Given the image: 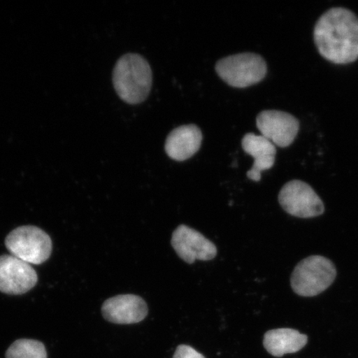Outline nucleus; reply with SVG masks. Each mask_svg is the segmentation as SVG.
<instances>
[{
  "label": "nucleus",
  "mask_w": 358,
  "mask_h": 358,
  "mask_svg": "<svg viewBox=\"0 0 358 358\" xmlns=\"http://www.w3.org/2000/svg\"><path fill=\"white\" fill-rule=\"evenodd\" d=\"M102 315L107 321L116 324H133L144 320L148 315L147 304L134 294H120L103 303Z\"/></svg>",
  "instance_id": "9d476101"
},
{
  "label": "nucleus",
  "mask_w": 358,
  "mask_h": 358,
  "mask_svg": "<svg viewBox=\"0 0 358 358\" xmlns=\"http://www.w3.org/2000/svg\"><path fill=\"white\" fill-rule=\"evenodd\" d=\"M337 276V270L329 259L312 256L303 259L291 275V287L303 297H313L328 289Z\"/></svg>",
  "instance_id": "7ed1b4c3"
},
{
  "label": "nucleus",
  "mask_w": 358,
  "mask_h": 358,
  "mask_svg": "<svg viewBox=\"0 0 358 358\" xmlns=\"http://www.w3.org/2000/svg\"><path fill=\"white\" fill-rule=\"evenodd\" d=\"M313 39L320 55L334 64L358 59V17L342 7L330 8L317 20Z\"/></svg>",
  "instance_id": "f257e3e1"
},
{
  "label": "nucleus",
  "mask_w": 358,
  "mask_h": 358,
  "mask_svg": "<svg viewBox=\"0 0 358 358\" xmlns=\"http://www.w3.org/2000/svg\"><path fill=\"white\" fill-rule=\"evenodd\" d=\"M257 125L262 136L280 148L292 145L299 131V120L281 110L262 111L257 115Z\"/></svg>",
  "instance_id": "0eeeda50"
},
{
  "label": "nucleus",
  "mask_w": 358,
  "mask_h": 358,
  "mask_svg": "<svg viewBox=\"0 0 358 358\" xmlns=\"http://www.w3.org/2000/svg\"><path fill=\"white\" fill-rule=\"evenodd\" d=\"M153 76L151 67L144 57L128 53L120 57L113 71L116 93L131 105L144 101L151 91Z\"/></svg>",
  "instance_id": "f03ea898"
},
{
  "label": "nucleus",
  "mask_w": 358,
  "mask_h": 358,
  "mask_svg": "<svg viewBox=\"0 0 358 358\" xmlns=\"http://www.w3.org/2000/svg\"><path fill=\"white\" fill-rule=\"evenodd\" d=\"M308 337L297 330L278 329L268 331L264 337V347L272 356L283 357L301 351L306 347Z\"/></svg>",
  "instance_id": "ddd939ff"
},
{
  "label": "nucleus",
  "mask_w": 358,
  "mask_h": 358,
  "mask_svg": "<svg viewBox=\"0 0 358 358\" xmlns=\"http://www.w3.org/2000/svg\"><path fill=\"white\" fill-rule=\"evenodd\" d=\"M216 71L229 86L245 88L261 83L266 78L267 65L262 56L244 52L219 60Z\"/></svg>",
  "instance_id": "20e7f679"
},
{
  "label": "nucleus",
  "mask_w": 358,
  "mask_h": 358,
  "mask_svg": "<svg viewBox=\"0 0 358 358\" xmlns=\"http://www.w3.org/2000/svg\"><path fill=\"white\" fill-rule=\"evenodd\" d=\"M6 248L12 255L29 265H40L50 257L52 243L50 236L38 227L16 228L6 237Z\"/></svg>",
  "instance_id": "39448f33"
},
{
  "label": "nucleus",
  "mask_w": 358,
  "mask_h": 358,
  "mask_svg": "<svg viewBox=\"0 0 358 358\" xmlns=\"http://www.w3.org/2000/svg\"><path fill=\"white\" fill-rule=\"evenodd\" d=\"M279 203L285 211L294 217L310 218L324 212V205L315 191L301 180L289 181L282 187Z\"/></svg>",
  "instance_id": "423d86ee"
},
{
  "label": "nucleus",
  "mask_w": 358,
  "mask_h": 358,
  "mask_svg": "<svg viewBox=\"0 0 358 358\" xmlns=\"http://www.w3.org/2000/svg\"><path fill=\"white\" fill-rule=\"evenodd\" d=\"M46 348L37 340H17L8 348L6 358H47Z\"/></svg>",
  "instance_id": "4468645a"
},
{
  "label": "nucleus",
  "mask_w": 358,
  "mask_h": 358,
  "mask_svg": "<svg viewBox=\"0 0 358 358\" xmlns=\"http://www.w3.org/2000/svg\"><path fill=\"white\" fill-rule=\"evenodd\" d=\"M171 243L178 256L189 264L194 263L196 259L210 261L216 257L217 253L216 245L212 241L185 225L178 227L173 231Z\"/></svg>",
  "instance_id": "1a4fd4ad"
},
{
  "label": "nucleus",
  "mask_w": 358,
  "mask_h": 358,
  "mask_svg": "<svg viewBox=\"0 0 358 358\" xmlns=\"http://www.w3.org/2000/svg\"><path fill=\"white\" fill-rule=\"evenodd\" d=\"M37 282V273L29 264L12 255L0 257L1 292L8 294H22L32 289Z\"/></svg>",
  "instance_id": "6e6552de"
},
{
  "label": "nucleus",
  "mask_w": 358,
  "mask_h": 358,
  "mask_svg": "<svg viewBox=\"0 0 358 358\" xmlns=\"http://www.w3.org/2000/svg\"><path fill=\"white\" fill-rule=\"evenodd\" d=\"M241 146L245 153L254 159L252 168L246 176L250 180L259 182L262 178V172L274 166L276 147L262 134L257 136L253 133L245 134L241 141Z\"/></svg>",
  "instance_id": "9b49d317"
},
{
  "label": "nucleus",
  "mask_w": 358,
  "mask_h": 358,
  "mask_svg": "<svg viewBox=\"0 0 358 358\" xmlns=\"http://www.w3.org/2000/svg\"><path fill=\"white\" fill-rule=\"evenodd\" d=\"M173 358H205V357L190 346L179 345Z\"/></svg>",
  "instance_id": "2eb2a0df"
},
{
  "label": "nucleus",
  "mask_w": 358,
  "mask_h": 358,
  "mask_svg": "<svg viewBox=\"0 0 358 358\" xmlns=\"http://www.w3.org/2000/svg\"><path fill=\"white\" fill-rule=\"evenodd\" d=\"M203 134L195 124L182 125L170 133L165 142V151L169 158L185 161L200 149Z\"/></svg>",
  "instance_id": "f8f14e48"
}]
</instances>
